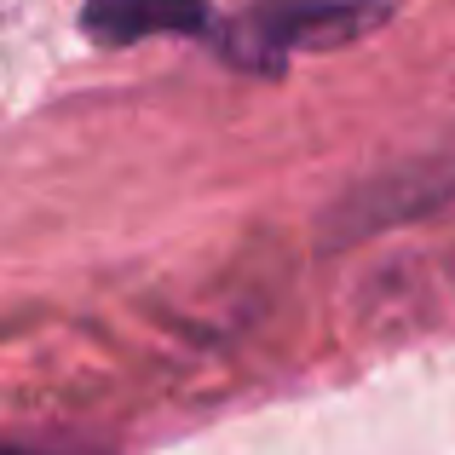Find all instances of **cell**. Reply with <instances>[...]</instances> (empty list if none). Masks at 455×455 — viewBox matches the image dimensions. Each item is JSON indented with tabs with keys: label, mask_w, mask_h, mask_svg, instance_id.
Returning <instances> with one entry per match:
<instances>
[{
	"label": "cell",
	"mask_w": 455,
	"mask_h": 455,
	"mask_svg": "<svg viewBox=\"0 0 455 455\" xmlns=\"http://www.w3.org/2000/svg\"><path fill=\"white\" fill-rule=\"evenodd\" d=\"M387 23V0H259L231 23L225 58L243 69H283L294 52H329Z\"/></svg>",
	"instance_id": "1"
},
{
	"label": "cell",
	"mask_w": 455,
	"mask_h": 455,
	"mask_svg": "<svg viewBox=\"0 0 455 455\" xmlns=\"http://www.w3.org/2000/svg\"><path fill=\"white\" fill-rule=\"evenodd\" d=\"M213 23L208 0H81V29L99 46H133L156 35H202Z\"/></svg>",
	"instance_id": "2"
},
{
	"label": "cell",
	"mask_w": 455,
	"mask_h": 455,
	"mask_svg": "<svg viewBox=\"0 0 455 455\" xmlns=\"http://www.w3.org/2000/svg\"><path fill=\"white\" fill-rule=\"evenodd\" d=\"M0 455H35V450H0Z\"/></svg>",
	"instance_id": "3"
}]
</instances>
